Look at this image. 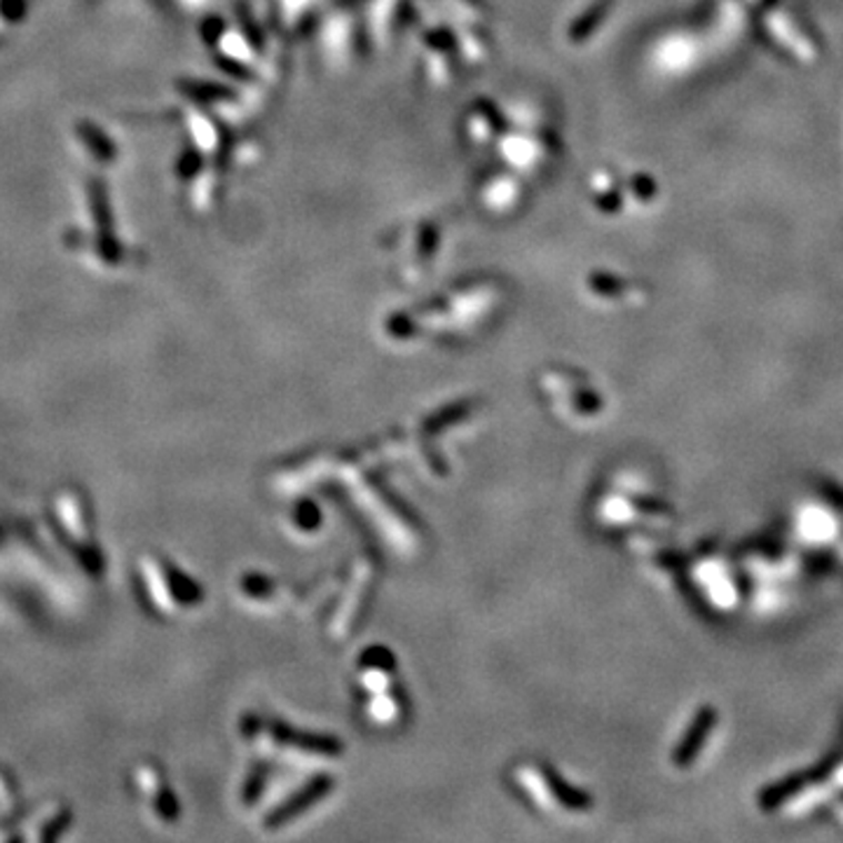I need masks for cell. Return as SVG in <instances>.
Instances as JSON below:
<instances>
[{"label": "cell", "instance_id": "cell-1", "mask_svg": "<svg viewBox=\"0 0 843 843\" xmlns=\"http://www.w3.org/2000/svg\"><path fill=\"white\" fill-rule=\"evenodd\" d=\"M766 27L769 31L773 33V38L781 42V46L792 52L796 59L802 61H813L815 59V46L813 40L809 38V33H804L802 29H799L790 14H783V12H771L766 17Z\"/></svg>", "mask_w": 843, "mask_h": 843}, {"label": "cell", "instance_id": "cell-2", "mask_svg": "<svg viewBox=\"0 0 843 843\" xmlns=\"http://www.w3.org/2000/svg\"><path fill=\"white\" fill-rule=\"evenodd\" d=\"M329 785H331V783L327 781V777H319V781H314L308 790H302L300 794H295L287 806H281L279 813L272 817V823H281V820H289V817L302 813V811L308 809V804L314 802V799H321L323 794H327Z\"/></svg>", "mask_w": 843, "mask_h": 843}, {"label": "cell", "instance_id": "cell-3", "mask_svg": "<svg viewBox=\"0 0 843 843\" xmlns=\"http://www.w3.org/2000/svg\"><path fill=\"white\" fill-rule=\"evenodd\" d=\"M707 712H710V710H705V715L696 722V726H691V733L686 736V741L680 745V752H678V762H680V764H686V762H689V756L699 752V745H701V739H703L705 724H707V720H710Z\"/></svg>", "mask_w": 843, "mask_h": 843}]
</instances>
